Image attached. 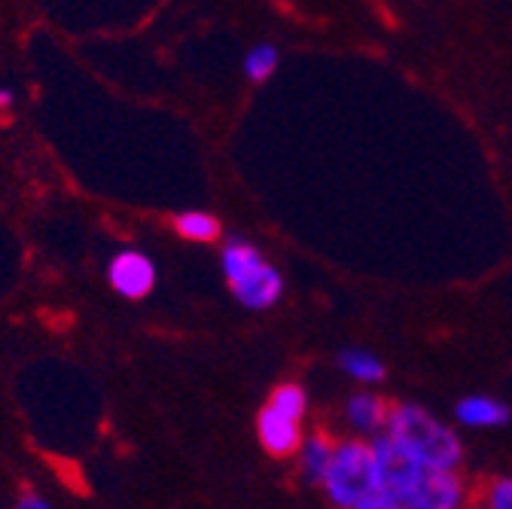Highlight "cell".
Instances as JSON below:
<instances>
[{
  "mask_svg": "<svg viewBox=\"0 0 512 509\" xmlns=\"http://www.w3.org/2000/svg\"><path fill=\"white\" fill-rule=\"evenodd\" d=\"M485 503L491 509H512V479H497L488 494H485Z\"/></svg>",
  "mask_w": 512,
  "mask_h": 509,
  "instance_id": "obj_14",
  "label": "cell"
},
{
  "mask_svg": "<svg viewBox=\"0 0 512 509\" xmlns=\"http://www.w3.org/2000/svg\"><path fill=\"white\" fill-rule=\"evenodd\" d=\"M333 452H336V445L324 436V433H314L308 442H302V479L308 485H324V476H327V467L333 461Z\"/></svg>",
  "mask_w": 512,
  "mask_h": 509,
  "instance_id": "obj_7",
  "label": "cell"
},
{
  "mask_svg": "<svg viewBox=\"0 0 512 509\" xmlns=\"http://www.w3.org/2000/svg\"><path fill=\"white\" fill-rule=\"evenodd\" d=\"M223 272H226V281H229L235 299L250 311L272 308L284 293V278L278 275L275 266H269L260 257V250H256L250 241H241V238L226 241Z\"/></svg>",
  "mask_w": 512,
  "mask_h": 509,
  "instance_id": "obj_4",
  "label": "cell"
},
{
  "mask_svg": "<svg viewBox=\"0 0 512 509\" xmlns=\"http://www.w3.org/2000/svg\"><path fill=\"white\" fill-rule=\"evenodd\" d=\"M278 68V49L263 43V46H256L247 58H244V71L250 80L256 83H263L266 77H272V71Z\"/></svg>",
  "mask_w": 512,
  "mask_h": 509,
  "instance_id": "obj_12",
  "label": "cell"
},
{
  "mask_svg": "<svg viewBox=\"0 0 512 509\" xmlns=\"http://www.w3.org/2000/svg\"><path fill=\"white\" fill-rule=\"evenodd\" d=\"M174 229L189 241H214L220 235V220L205 211H186L174 217Z\"/></svg>",
  "mask_w": 512,
  "mask_h": 509,
  "instance_id": "obj_10",
  "label": "cell"
},
{
  "mask_svg": "<svg viewBox=\"0 0 512 509\" xmlns=\"http://www.w3.org/2000/svg\"><path fill=\"white\" fill-rule=\"evenodd\" d=\"M110 287L125 299H144L156 287V266L138 250H122L107 269Z\"/></svg>",
  "mask_w": 512,
  "mask_h": 509,
  "instance_id": "obj_5",
  "label": "cell"
},
{
  "mask_svg": "<svg viewBox=\"0 0 512 509\" xmlns=\"http://www.w3.org/2000/svg\"><path fill=\"white\" fill-rule=\"evenodd\" d=\"M458 418L467 427H497V424L509 421V409L488 397H470V400L458 403Z\"/></svg>",
  "mask_w": 512,
  "mask_h": 509,
  "instance_id": "obj_8",
  "label": "cell"
},
{
  "mask_svg": "<svg viewBox=\"0 0 512 509\" xmlns=\"http://www.w3.org/2000/svg\"><path fill=\"white\" fill-rule=\"evenodd\" d=\"M324 488L330 500L345 509H394L391 497L384 494L372 445L360 439L336 445Z\"/></svg>",
  "mask_w": 512,
  "mask_h": 509,
  "instance_id": "obj_2",
  "label": "cell"
},
{
  "mask_svg": "<svg viewBox=\"0 0 512 509\" xmlns=\"http://www.w3.org/2000/svg\"><path fill=\"white\" fill-rule=\"evenodd\" d=\"M269 406H275L278 412H284V415L302 421V418H305V409H308V400H305V391H302L299 385H281V388L272 394V403H269Z\"/></svg>",
  "mask_w": 512,
  "mask_h": 509,
  "instance_id": "obj_13",
  "label": "cell"
},
{
  "mask_svg": "<svg viewBox=\"0 0 512 509\" xmlns=\"http://www.w3.org/2000/svg\"><path fill=\"white\" fill-rule=\"evenodd\" d=\"M388 433L412 458H418L430 467L455 470L464 461V449H461V439L455 436V430L439 424L421 406H409V403L394 406L388 415Z\"/></svg>",
  "mask_w": 512,
  "mask_h": 509,
  "instance_id": "obj_3",
  "label": "cell"
},
{
  "mask_svg": "<svg viewBox=\"0 0 512 509\" xmlns=\"http://www.w3.org/2000/svg\"><path fill=\"white\" fill-rule=\"evenodd\" d=\"M19 506H22V509H49V500H46V497H37V494H28V491H25V494L19 497Z\"/></svg>",
  "mask_w": 512,
  "mask_h": 509,
  "instance_id": "obj_15",
  "label": "cell"
},
{
  "mask_svg": "<svg viewBox=\"0 0 512 509\" xmlns=\"http://www.w3.org/2000/svg\"><path fill=\"white\" fill-rule=\"evenodd\" d=\"M256 427H260V442L263 449L275 458H287L293 455L296 449H302V433H299V421L278 412L275 406H266L260 412V421H256Z\"/></svg>",
  "mask_w": 512,
  "mask_h": 509,
  "instance_id": "obj_6",
  "label": "cell"
},
{
  "mask_svg": "<svg viewBox=\"0 0 512 509\" xmlns=\"http://www.w3.org/2000/svg\"><path fill=\"white\" fill-rule=\"evenodd\" d=\"M339 363L357 381H381L384 378V363L378 357L366 354V351H345Z\"/></svg>",
  "mask_w": 512,
  "mask_h": 509,
  "instance_id": "obj_11",
  "label": "cell"
},
{
  "mask_svg": "<svg viewBox=\"0 0 512 509\" xmlns=\"http://www.w3.org/2000/svg\"><path fill=\"white\" fill-rule=\"evenodd\" d=\"M388 415H391V406L372 397V394H357L348 400V418L357 430H378L381 424H388Z\"/></svg>",
  "mask_w": 512,
  "mask_h": 509,
  "instance_id": "obj_9",
  "label": "cell"
},
{
  "mask_svg": "<svg viewBox=\"0 0 512 509\" xmlns=\"http://www.w3.org/2000/svg\"><path fill=\"white\" fill-rule=\"evenodd\" d=\"M372 452L384 494L394 509H452L464 500V485L455 470H439L412 458L391 436H375Z\"/></svg>",
  "mask_w": 512,
  "mask_h": 509,
  "instance_id": "obj_1",
  "label": "cell"
},
{
  "mask_svg": "<svg viewBox=\"0 0 512 509\" xmlns=\"http://www.w3.org/2000/svg\"><path fill=\"white\" fill-rule=\"evenodd\" d=\"M13 101H16V92L10 86H0V110H10Z\"/></svg>",
  "mask_w": 512,
  "mask_h": 509,
  "instance_id": "obj_16",
  "label": "cell"
}]
</instances>
